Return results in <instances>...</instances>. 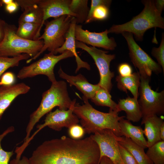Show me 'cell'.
<instances>
[{
	"mask_svg": "<svg viewBox=\"0 0 164 164\" xmlns=\"http://www.w3.org/2000/svg\"><path fill=\"white\" fill-rule=\"evenodd\" d=\"M71 0H38V4L43 12V27L45 21L51 17L56 18L63 15L75 17V15L70 10Z\"/></svg>",
	"mask_w": 164,
	"mask_h": 164,
	"instance_id": "cell-14",
	"label": "cell"
},
{
	"mask_svg": "<svg viewBox=\"0 0 164 164\" xmlns=\"http://www.w3.org/2000/svg\"><path fill=\"white\" fill-rule=\"evenodd\" d=\"M151 53L155 57L158 64L161 67L163 73L164 72V35L162 33L161 41L158 47H154L152 48Z\"/></svg>",
	"mask_w": 164,
	"mask_h": 164,
	"instance_id": "cell-30",
	"label": "cell"
},
{
	"mask_svg": "<svg viewBox=\"0 0 164 164\" xmlns=\"http://www.w3.org/2000/svg\"><path fill=\"white\" fill-rule=\"evenodd\" d=\"M91 100L96 105L109 107V109L118 113L117 104L112 99L110 93L103 88L101 87Z\"/></svg>",
	"mask_w": 164,
	"mask_h": 164,
	"instance_id": "cell-26",
	"label": "cell"
},
{
	"mask_svg": "<svg viewBox=\"0 0 164 164\" xmlns=\"http://www.w3.org/2000/svg\"><path fill=\"white\" fill-rule=\"evenodd\" d=\"M17 29L15 25L6 23L4 37L0 43V56L12 57L27 54L31 58L34 57L43 47V40H32L22 38L16 35Z\"/></svg>",
	"mask_w": 164,
	"mask_h": 164,
	"instance_id": "cell-5",
	"label": "cell"
},
{
	"mask_svg": "<svg viewBox=\"0 0 164 164\" xmlns=\"http://www.w3.org/2000/svg\"><path fill=\"white\" fill-rule=\"evenodd\" d=\"M144 5L142 11L130 21L123 24L114 25L108 30V33H131L138 41H141L145 32L153 28L164 29V19L156 9L154 0L142 1Z\"/></svg>",
	"mask_w": 164,
	"mask_h": 164,
	"instance_id": "cell-4",
	"label": "cell"
},
{
	"mask_svg": "<svg viewBox=\"0 0 164 164\" xmlns=\"http://www.w3.org/2000/svg\"><path fill=\"white\" fill-rule=\"evenodd\" d=\"M84 104L75 103L73 113L80 119V122L85 132L88 134L105 129H109L118 136H121L119 122L125 116H119L118 113L109 110L108 113L98 111L90 104L88 99L83 96Z\"/></svg>",
	"mask_w": 164,
	"mask_h": 164,
	"instance_id": "cell-2",
	"label": "cell"
},
{
	"mask_svg": "<svg viewBox=\"0 0 164 164\" xmlns=\"http://www.w3.org/2000/svg\"><path fill=\"white\" fill-rule=\"evenodd\" d=\"M58 73L60 77L66 80L70 86H75L83 94V96L88 99H92L96 92L101 87L98 84H94L89 83L81 74L75 76L67 74L63 71L61 67Z\"/></svg>",
	"mask_w": 164,
	"mask_h": 164,
	"instance_id": "cell-17",
	"label": "cell"
},
{
	"mask_svg": "<svg viewBox=\"0 0 164 164\" xmlns=\"http://www.w3.org/2000/svg\"><path fill=\"white\" fill-rule=\"evenodd\" d=\"M30 88L23 83L0 87V120L5 111L19 96L28 93Z\"/></svg>",
	"mask_w": 164,
	"mask_h": 164,
	"instance_id": "cell-16",
	"label": "cell"
},
{
	"mask_svg": "<svg viewBox=\"0 0 164 164\" xmlns=\"http://www.w3.org/2000/svg\"><path fill=\"white\" fill-rule=\"evenodd\" d=\"M9 164H30L29 159L24 156L19 161L16 162H10Z\"/></svg>",
	"mask_w": 164,
	"mask_h": 164,
	"instance_id": "cell-40",
	"label": "cell"
},
{
	"mask_svg": "<svg viewBox=\"0 0 164 164\" xmlns=\"http://www.w3.org/2000/svg\"><path fill=\"white\" fill-rule=\"evenodd\" d=\"M164 122L161 118L154 115L142 120L141 124H144V135L147 139L148 148L156 142L161 141L160 137V130Z\"/></svg>",
	"mask_w": 164,
	"mask_h": 164,
	"instance_id": "cell-20",
	"label": "cell"
},
{
	"mask_svg": "<svg viewBox=\"0 0 164 164\" xmlns=\"http://www.w3.org/2000/svg\"><path fill=\"white\" fill-rule=\"evenodd\" d=\"M118 71L119 75L125 77L130 76L132 74V69L129 64L127 63H123L119 65Z\"/></svg>",
	"mask_w": 164,
	"mask_h": 164,
	"instance_id": "cell-36",
	"label": "cell"
},
{
	"mask_svg": "<svg viewBox=\"0 0 164 164\" xmlns=\"http://www.w3.org/2000/svg\"></svg>",
	"mask_w": 164,
	"mask_h": 164,
	"instance_id": "cell-45",
	"label": "cell"
},
{
	"mask_svg": "<svg viewBox=\"0 0 164 164\" xmlns=\"http://www.w3.org/2000/svg\"><path fill=\"white\" fill-rule=\"evenodd\" d=\"M117 112L124 111L127 120L133 122L139 121L142 118V114L137 99L128 96L120 99L117 104Z\"/></svg>",
	"mask_w": 164,
	"mask_h": 164,
	"instance_id": "cell-21",
	"label": "cell"
},
{
	"mask_svg": "<svg viewBox=\"0 0 164 164\" xmlns=\"http://www.w3.org/2000/svg\"><path fill=\"white\" fill-rule=\"evenodd\" d=\"M148 148L146 154L153 164H164V141L158 142Z\"/></svg>",
	"mask_w": 164,
	"mask_h": 164,
	"instance_id": "cell-27",
	"label": "cell"
},
{
	"mask_svg": "<svg viewBox=\"0 0 164 164\" xmlns=\"http://www.w3.org/2000/svg\"><path fill=\"white\" fill-rule=\"evenodd\" d=\"M23 12L18 23L26 22L40 24L42 28L43 12L38 4V0H15Z\"/></svg>",
	"mask_w": 164,
	"mask_h": 164,
	"instance_id": "cell-15",
	"label": "cell"
},
{
	"mask_svg": "<svg viewBox=\"0 0 164 164\" xmlns=\"http://www.w3.org/2000/svg\"><path fill=\"white\" fill-rule=\"evenodd\" d=\"M109 7L102 5L95 7L92 14V21H102L106 19L109 14Z\"/></svg>",
	"mask_w": 164,
	"mask_h": 164,
	"instance_id": "cell-31",
	"label": "cell"
},
{
	"mask_svg": "<svg viewBox=\"0 0 164 164\" xmlns=\"http://www.w3.org/2000/svg\"><path fill=\"white\" fill-rule=\"evenodd\" d=\"M160 137L161 141H164V122L161 126L160 130Z\"/></svg>",
	"mask_w": 164,
	"mask_h": 164,
	"instance_id": "cell-42",
	"label": "cell"
},
{
	"mask_svg": "<svg viewBox=\"0 0 164 164\" xmlns=\"http://www.w3.org/2000/svg\"><path fill=\"white\" fill-rule=\"evenodd\" d=\"M76 24V19L75 17L73 18L69 31L67 35L66 40L64 44L56 50L54 52V54H61L66 50L72 52L75 58L77 67L75 72L77 73L81 68H85L89 70L91 67L90 65L87 62L82 60L78 55L76 51L75 36V29Z\"/></svg>",
	"mask_w": 164,
	"mask_h": 164,
	"instance_id": "cell-18",
	"label": "cell"
},
{
	"mask_svg": "<svg viewBox=\"0 0 164 164\" xmlns=\"http://www.w3.org/2000/svg\"><path fill=\"white\" fill-rule=\"evenodd\" d=\"M15 80V77L13 73L11 72H5L1 77L0 87L12 85L14 84Z\"/></svg>",
	"mask_w": 164,
	"mask_h": 164,
	"instance_id": "cell-35",
	"label": "cell"
},
{
	"mask_svg": "<svg viewBox=\"0 0 164 164\" xmlns=\"http://www.w3.org/2000/svg\"><path fill=\"white\" fill-rule=\"evenodd\" d=\"M155 8L157 11L161 14L164 7V0H154Z\"/></svg>",
	"mask_w": 164,
	"mask_h": 164,
	"instance_id": "cell-38",
	"label": "cell"
},
{
	"mask_svg": "<svg viewBox=\"0 0 164 164\" xmlns=\"http://www.w3.org/2000/svg\"><path fill=\"white\" fill-rule=\"evenodd\" d=\"M73 16L63 15L54 18L50 21L46 20L44 24V32L38 40H43V45L40 51L34 57L28 59L27 63L35 60L46 50L54 53L64 43Z\"/></svg>",
	"mask_w": 164,
	"mask_h": 164,
	"instance_id": "cell-6",
	"label": "cell"
},
{
	"mask_svg": "<svg viewBox=\"0 0 164 164\" xmlns=\"http://www.w3.org/2000/svg\"><path fill=\"white\" fill-rule=\"evenodd\" d=\"M18 23L16 32L18 36L28 40H38L40 36V24L26 22Z\"/></svg>",
	"mask_w": 164,
	"mask_h": 164,
	"instance_id": "cell-24",
	"label": "cell"
},
{
	"mask_svg": "<svg viewBox=\"0 0 164 164\" xmlns=\"http://www.w3.org/2000/svg\"><path fill=\"white\" fill-rule=\"evenodd\" d=\"M150 78L140 76L138 100L142 114V120L154 115L164 114V91H153L149 84Z\"/></svg>",
	"mask_w": 164,
	"mask_h": 164,
	"instance_id": "cell-8",
	"label": "cell"
},
{
	"mask_svg": "<svg viewBox=\"0 0 164 164\" xmlns=\"http://www.w3.org/2000/svg\"><path fill=\"white\" fill-rule=\"evenodd\" d=\"M118 143L125 148L133 155L138 164H153L147 156L144 149L129 138L116 136Z\"/></svg>",
	"mask_w": 164,
	"mask_h": 164,
	"instance_id": "cell-22",
	"label": "cell"
},
{
	"mask_svg": "<svg viewBox=\"0 0 164 164\" xmlns=\"http://www.w3.org/2000/svg\"><path fill=\"white\" fill-rule=\"evenodd\" d=\"M19 5L17 3L13 1L12 2L5 5V10L9 13H12L15 12L17 9Z\"/></svg>",
	"mask_w": 164,
	"mask_h": 164,
	"instance_id": "cell-37",
	"label": "cell"
},
{
	"mask_svg": "<svg viewBox=\"0 0 164 164\" xmlns=\"http://www.w3.org/2000/svg\"><path fill=\"white\" fill-rule=\"evenodd\" d=\"M124 118L121 119L119 122L121 136L129 138L144 149L148 148L147 140L144 136L142 128L140 126L133 125L130 121Z\"/></svg>",
	"mask_w": 164,
	"mask_h": 164,
	"instance_id": "cell-19",
	"label": "cell"
},
{
	"mask_svg": "<svg viewBox=\"0 0 164 164\" xmlns=\"http://www.w3.org/2000/svg\"><path fill=\"white\" fill-rule=\"evenodd\" d=\"M75 103L76 99L72 101L69 96L67 83L65 81H56L52 83L50 88L43 93L39 107L30 116L23 142L30 137L35 125L41 118L54 107H58L59 109L67 110Z\"/></svg>",
	"mask_w": 164,
	"mask_h": 164,
	"instance_id": "cell-3",
	"label": "cell"
},
{
	"mask_svg": "<svg viewBox=\"0 0 164 164\" xmlns=\"http://www.w3.org/2000/svg\"><path fill=\"white\" fill-rule=\"evenodd\" d=\"M119 148L121 156L125 164H138L131 154L119 143Z\"/></svg>",
	"mask_w": 164,
	"mask_h": 164,
	"instance_id": "cell-32",
	"label": "cell"
},
{
	"mask_svg": "<svg viewBox=\"0 0 164 164\" xmlns=\"http://www.w3.org/2000/svg\"><path fill=\"white\" fill-rule=\"evenodd\" d=\"M121 34L127 42L131 61L138 69L141 77L150 78L152 72L156 74L161 73V67L136 43L132 33L123 32Z\"/></svg>",
	"mask_w": 164,
	"mask_h": 164,
	"instance_id": "cell-9",
	"label": "cell"
},
{
	"mask_svg": "<svg viewBox=\"0 0 164 164\" xmlns=\"http://www.w3.org/2000/svg\"><path fill=\"white\" fill-rule=\"evenodd\" d=\"M108 29L100 32H91L84 29L82 26L79 24L76 25L75 29L76 40L91 46L113 50L117 44L114 38L108 37Z\"/></svg>",
	"mask_w": 164,
	"mask_h": 164,
	"instance_id": "cell-13",
	"label": "cell"
},
{
	"mask_svg": "<svg viewBox=\"0 0 164 164\" xmlns=\"http://www.w3.org/2000/svg\"><path fill=\"white\" fill-rule=\"evenodd\" d=\"M100 152L91 137L74 139L63 136L45 141L29 158L30 164H99Z\"/></svg>",
	"mask_w": 164,
	"mask_h": 164,
	"instance_id": "cell-1",
	"label": "cell"
},
{
	"mask_svg": "<svg viewBox=\"0 0 164 164\" xmlns=\"http://www.w3.org/2000/svg\"><path fill=\"white\" fill-rule=\"evenodd\" d=\"M116 136L111 130L105 129L96 131L90 136L99 146L100 159L105 156L114 164H125L121 155Z\"/></svg>",
	"mask_w": 164,
	"mask_h": 164,
	"instance_id": "cell-12",
	"label": "cell"
},
{
	"mask_svg": "<svg viewBox=\"0 0 164 164\" xmlns=\"http://www.w3.org/2000/svg\"><path fill=\"white\" fill-rule=\"evenodd\" d=\"M116 80L119 90L126 93L129 90L133 97L138 99L140 81V76L138 72L134 73L130 76L125 77L119 75L116 77Z\"/></svg>",
	"mask_w": 164,
	"mask_h": 164,
	"instance_id": "cell-23",
	"label": "cell"
},
{
	"mask_svg": "<svg viewBox=\"0 0 164 164\" xmlns=\"http://www.w3.org/2000/svg\"><path fill=\"white\" fill-rule=\"evenodd\" d=\"M2 4L0 1V7L2 6Z\"/></svg>",
	"mask_w": 164,
	"mask_h": 164,
	"instance_id": "cell-44",
	"label": "cell"
},
{
	"mask_svg": "<svg viewBox=\"0 0 164 164\" xmlns=\"http://www.w3.org/2000/svg\"><path fill=\"white\" fill-rule=\"evenodd\" d=\"M13 126L9 127L3 133L0 134V164H9L10 160L14 154L13 151H6L2 148L1 142L6 136L14 131Z\"/></svg>",
	"mask_w": 164,
	"mask_h": 164,
	"instance_id": "cell-29",
	"label": "cell"
},
{
	"mask_svg": "<svg viewBox=\"0 0 164 164\" xmlns=\"http://www.w3.org/2000/svg\"><path fill=\"white\" fill-rule=\"evenodd\" d=\"M75 103L67 110L57 109L54 111H50L48 113L44 123L37 125V130L27 140L23 142L22 147L24 148H26L36 135L46 127L47 126L55 131H59L63 127L69 128L74 125L78 124L80 121L79 118L73 111V107Z\"/></svg>",
	"mask_w": 164,
	"mask_h": 164,
	"instance_id": "cell-11",
	"label": "cell"
},
{
	"mask_svg": "<svg viewBox=\"0 0 164 164\" xmlns=\"http://www.w3.org/2000/svg\"><path fill=\"white\" fill-rule=\"evenodd\" d=\"M112 2L111 0H92L88 15L85 23H88L92 22V14L95 7L104 5L109 7Z\"/></svg>",
	"mask_w": 164,
	"mask_h": 164,
	"instance_id": "cell-34",
	"label": "cell"
},
{
	"mask_svg": "<svg viewBox=\"0 0 164 164\" xmlns=\"http://www.w3.org/2000/svg\"><path fill=\"white\" fill-rule=\"evenodd\" d=\"M87 0H71L69 7L71 11L76 15L77 24L85 23L90 9Z\"/></svg>",
	"mask_w": 164,
	"mask_h": 164,
	"instance_id": "cell-25",
	"label": "cell"
},
{
	"mask_svg": "<svg viewBox=\"0 0 164 164\" xmlns=\"http://www.w3.org/2000/svg\"><path fill=\"white\" fill-rule=\"evenodd\" d=\"M0 2L2 5H7L14 1L13 0H1Z\"/></svg>",
	"mask_w": 164,
	"mask_h": 164,
	"instance_id": "cell-43",
	"label": "cell"
},
{
	"mask_svg": "<svg viewBox=\"0 0 164 164\" xmlns=\"http://www.w3.org/2000/svg\"><path fill=\"white\" fill-rule=\"evenodd\" d=\"M6 23L3 20L0 19V43L2 42L5 35V27Z\"/></svg>",
	"mask_w": 164,
	"mask_h": 164,
	"instance_id": "cell-39",
	"label": "cell"
},
{
	"mask_svg": "<svg viewBox=\"0 0 164 164\" xmlns=\"http://www.w3.org/2000/svg\"><path fill=\"white\" fill-rule=\"evenodd\" d=\"M68 128L69 135L72 139H80L85 134V131L83 128L78 124L74 125Z\"/></svg>",
	"mask_w": 164,
	"mask_h": 164,
	"instance_id": "cell-33",
	"label": "cell"
},
{
	"mask_svg": "<svg viewBox=\"0 0 164 164\" xmlns=\"http://www.w3.org/2000/svg\"><path fill=\"white\" fill-rule=\"evenodd\" d=\"M74 56L69 50H66L59 55L50 52L41 59L30 65L23 67L19 71L17 77L22 79L39 75L46 76L52 83L56 81L54 72L56 65L60 61Z\"/></svg>",
	"mask_w": 164,
	"mask_h": 164,
	"instance_id": "cell-7",
	"label": "cell"
},
{
	"mask_svg": "<svg viewBox=\"0 0 164 164\" xmlns=\"http://www.w3.org/2000/svg\"><path fill=\"white\" fill-rule=\"evenodd\" d=\"M30 57L27 54L11 57L0 56V77L8 69L18 66L20 61L27 60Z\"/></svg>",
	"mask_w": 164,
	"mask_h": 164,
	"instance_id": "cell-28",
	"label": "cell"
},
{
	"mask_svg": "<svg viewBox=\"0 0 164 164\" xmlns=\"http://www.w3.org/2000/svg\"><path fill=\"white\" fill-rule=\"evenodd\" d=\"M76 48L87 52L94 60L99 72L100 80L98 84L101 87L110 92L112 87L111 80L114 76L111 71V62L115 58V54H107L108 52L88 46L85 43L76 40Z\"/></svg>",
	"mask_w": 164,
	"mask_h": 164,
	"instance_id": "cell-10",
	"label": "cell"
},
{
	"mask_svg": "<svg viewBox=\"0 0 164 164\" xmlns=\"http://www.w3.org/2000/svg\"><path fill=\"white\" fill-rule=\"evenodd\" d=\"M99 164H114L111 160L106 156H103L100 159Z\"/></svg>",
	"mask_w": 164,
	"mask_h": 164,
	"instance_id": "cell-41",
	"label": "cell"
}]
</instances>
